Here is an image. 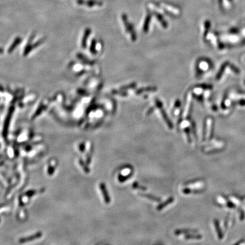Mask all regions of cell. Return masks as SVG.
I'll return each instance as SVG.
<instances>
[{
	"label": "cell",
	"instance_id": "obj_1",
	"mask_svg": "<svg viewBox=\"0 0 245 245\" xmlns=\"http://www.w3.org/2000/svg\"><path fill=\"white\" fill-rule=\"evenodd\" d=\"M122 21L124 22L125 28L126 29V31H127V33H129L131 39L133 40V42H135V40L137 39V36L136 35L132 25L129 22L127 16L125 14H122Z\"/></svg>",
	"mask_w": 245,
	"mask_h": 245
},
{
	"label": "cell",
	"instance_id": "obj_2",
	"mask_svg": "<svg viewBox=\"0 0 245 245\" xmlns=\"http://www.w3.org/2000/svg\"><path fill=\"white\" fill-rule=\"evenodd\" d=\"M155 102H156V106L160 110L161 114L162 117H163L165 122H166V124H167V125L169 129H172L173 128V123L172 122L171 120L169 119V118L168 117L166 112L164 110V109L163 108V105H162L161 102L160 100H158V99H156Z\"/></svg>",
	"mask_w": 245,
	"mask_h": 245
},
{
	"label": "cell",
	"instance_id": "obj_3",
	"mask_svg": "<svg viewBox=\"0 0 245 245\" xmlns=\"http://www.w3.org/2000/svg\"><path fill=\"white\" fill-rule=\"evenodd\" d=\"M99 189H100L103 197L104 199V201L106 204H109L111 202V198L110 195L108 193L107 189L106 188V184L104 183H101L99 184Z\"/></svg>",
	"mask_w": 245,
	"mask_h": 245
},
{
	"label": "cell",
	"instance_id": "obj_4",
	"mask_svg": "<svg viewBox=\"0 0 245 245\" xmlns=\"http://www.w3.org/2000/svg\"><path fill=\"white\" fill-rule=\"evenodd\" d=\"M197 232L196 230L194 229H178L176 230L174 232V234L176 235H179L180 234H191V233H195Z\"/></svg>",
	"mask_w": 245,
	"mask_h": 245
},
{
	"label": "cell",
	"instance_id": "obj_5",
	"mask_svg": "<svg viewBox=\"0 0 245 245\" xmlns=\"http://www.w3.org/2000/svg\"><path fill=\"white\" fill-rule=\"evenodd\" d=\"M174 201V198L173 197H170L169 199H167L163 203H161L160 204H159L158 206H157V210L158 211H160L162 210L164 208H165L166 206H168L169 205H170L171 203H172Z\"/></svg>",
	"mask_w": 245,
	"mask_h": 245
},
{
	"label": "cell",
	"instance_id": "obj_6",
	"mask_svg": "<svg viewBox=\"0 0 245 245\" xmlns=\"http://www.w3.org/2000/svg\"><path fill=\"white\" fill-rule=\"evenodd\" d=\"M139 195L140 196H142V197H146V198H147V199H150L151 200L155 201V202H157V203H160V202H161V201L160 198H159V197H157V196H154V195L149 194H146V193H139Z\"/></svg>",
	"mask_w": 245,
	"mask_h": 245
},
{
	"label": "cell",
	"instance_id": "obj_7",
	"mask_svg": "<svg viewBox=\"0 0 245 245\" xmlns=\"http://www.w3.org/2000/svg\"><path fill=\"white\" fill-rule=\"evenodd\" d=\"M191 97L189 95L187 99V107L186 108V117L187 120H189L191 115Z\"/></svg>",
	"mask_w": 245,
	"mask_h": 245
},
{
	"label": "cell",
	"instance_id": "obj_8",
	"mask_svg": "<svg viewBox=\"0 0 245 245\" xmlns=\"http://www.w3.org/2000/svg\"><path fill=\"white\" fill-rule=\"evenodd\" d=\"M157 88L155 87H147V88H143L139 90H137L136 92V94H140L145 92H151V91H156Z\"/></svg>",
	"mask_w": 245,
	"mask_h": 245
},
{
	"label": "cell",
	"instance_id": "obj_9",
	"mask_svg": "<svg viewBox=\"0 0 245 245\" xmlns=\"http://www.w3.org/2000/svg\"><path fill=\"white\" fill-rule=\"evenodd\" d=\"M151 16L150 14H148L146 18H145V22L144 23V26H143V31L144 33H147L149 29V23L151 22Z\"/></svg>",
	"mask_w": 245,
	"mask_h": 245
},
{
	"label": "cell",
	"instance_id": "obj_10",
	"mask_svg": "<svg viewBox=\"0 0 245 245\" xmlns=\"http://www.w3.org/2000/svg\"><path fill=\"white\" fill-rule=\"evenodd\" d=\"M40 235H42L41 233H37V234H35L34 235H33L32 237H27V238H23L20 240V242L22 243H24V242H30L31 241V240H35L38 238H39L40 237Z\"/></svg>",
	"mask_w": 245,
	"mask_h": 245
},
{
	"label": "cell",
	"instance_id": "obj_11",
	"mask_svg": "<svg viewBox=\"0 0 245 245\" xmlns=\"http://www.w3.org/2000/svg\"><path fill=\"white\" fill-rule=\"evenodd\" d=\"M184 238L186 240H199L201 238V235L199 234H195L194 233L186 234Z\"/></svg>",
	"mask_w": 245,
	"mask_h": 245
},
{
	"label": "cell",
	"instance_id": "obj_12",
	"mask_svg": "<svg viewBox=\"0 0 245 245\" xmlns=\"http://www.w3.org/2000/svg\"><path fill=\"white\" fill-rule=\"evenodd\" d=\"M156 18L158 19V21H160V23L161 24L162 26L163 27V28H166L167 27V24L166 21L163 18V17H162L161 15H160L158 13H155Z\"/></svg>",
	"mask_w": 245,
	"mask_h": 245
},
{
	"label": "cell",
	"instance_id": "obj_13",
	"mask_svg": "<svg viewBox=\"0 0 245 245\" xmlns=\"http://www.w3.org/2000/svg\"><path fill=\"white\" fill-rule=\"evenodd\" d=\"M200 191V189H191L188 188H186L182 190V192L184 194H189L191 193H199Z\"/></svg>",
	"mask_w": 245,
	"mask_h": 245
},
{
	"label": "cell",
	"instance_id": "obj_14",
	"mask_svg": "<svg viewBox=\"0 0 245 245\" xmlns=\"http://www.w3.org/2000/svg\"><path fill=\"white\" fill-rule=\"evenodd\" d=\"M132 187L134 188V189H140V190H141V191H146L147 189H146V187H145L144 186H141V185H140L139 184L137 183V182H134L132 184Z\"/></svg>",
	"mask_w": 245,
	"mask_h": 245
},
{
	"label": "cell",
	"instance_id": "obj_15",
	"mask_svg": "<svg viewBox=\"0 0 245 245\" xmlns=\"http://www.w3.org/2000/svg\"><path fill=\"white\" fill-rule=\"evenodd\" d=\"M79 164L81 166V167H82V168H83V170H84L85 172H86V173H89V167L88 166L86 163H85L82 160H80L79 161Z\"/></svg>",
	"mask_w": 245,
	"mask_h": 245
},
{
	"label": "cell",
	"instance_id": "obj_16",
	"mask_svg": "<svg viewBox=\"0 0 245 245\" xmlns=\"http://www.w3.org/2000/svg\"><path fill=\"white\" fill-rule=\"evenodd\" d=\"M184 132L186 134L187 136V139L188 140V142L189 143H191L192 141H191V134H190V130L189 128H185L184 129Z\"/></svg>",
	"mask_w": 245,
	"mask_h": 245
},
{
	"label": "cell",
	"instance_id": "obj_17",
	"mask_svg": "<svg viewBox=\"0 0 245 245\" xmlns=\"http://www.w3.org/2000/svg\"><path fill=\"white\" fill-rule=\"evenodd\" d=\"M136 83H132V84H129L128 86H125L121 88L120 90L122 91V90H126L129 89H132L136 86Z\"/></svg>",
	"mask_w": 245,
	"mask_h": 245
},
{
	"label": "cell",
	"instance_id": "obj_18",
	"mask_svg": "<svg viewBox=\"0 0 245 245\" xmlns=\"http://www.w3.org/2000/svg\"><path fill=\"white\" fill-rule=\"evenodd\" d=\"M191 129L192 131V133L194 135V137H196V128H195V123L194 122H192L191 124Z\"/></svg>",
	"mask_w": 245,
	"mask_h": 245
},
{
	"label": "cell",
	"instance_id": "obj_19",
	"mask_svg": "<svg viewBox=\"0 0 245 245\" xmlns=\"http://www.w3.org/2000/svg\"><path fill=\"white\" fill-rule=\"evenodd\" d=\"M180 105V102L179 100H177L175 103V105H174V108H178Z\"/></svg>",
	"mask_w": 245,
	"mask_h": 245
}]
</instances>
